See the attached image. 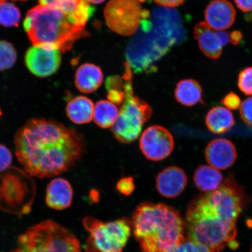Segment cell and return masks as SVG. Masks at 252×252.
Returning a JSON list of instances; mask_svg holds the SVG:
<instances>
[{
	"mask_svg": "<svg viewBox=\"0 0 252 252\" xmlns=\"http://www.w3.org/2000/svg\"><path fill=\"white\" fill-rule=\"evenodd\" d=\"M236 7L244 12L252 11V0H234Z\"/></svg>",
	"mask_w": 252,
	"mask_h": 252,
	"instance_id": "obj_34",
	"label": "cell"
},
{
	"mask_svg": "<svg viewBox=\"0 0 252 252\" xmlns=\"http://www.w3.org/2000/svg\"><path fill=\"white\" fill-rule=\"evenodd\" d=\"M175 147L174 138L168 129L161 126L153 125L142 133L140 148L147 159L160 161L168 158Z\"/></svg>",
	"mask_w": 252,
	"mask_h": 252,
	"instance_id": "obj_10",
	"label": "cell"
},
{
	"mask_svg": "<svg viewBox=\"0 0 252 252\" xmlns=\"http://www.w3.org/2000/svg\"><path fill=\"white\" fill-rule=\"evenodd\" d=\"M107 98L109 101L114 103L115 105H121L124 102V91L112 90L108 91Z\"/></svg>",
	"mask_w": 252,
	"mask_h": 252,
	"instance_id": "obj_32",
	"label": "cell"
},
{
	"mask_svg": "<svg viewBox=\"0 0 252 252\" xmlns=\"http://www.w3.org/2000/svg\"><path fill=\"white\" fill-rule=\"evenodd\" d=\"M57 1H58V0H39V3L40 4L50 5Z\"/></svg>",
	"mask_w": 252,
	"mask_h": 252,
	"instance_id": "obj_36",
	"label": "cell"
},
{
	"mask_svg": "<svg viewBox=\"0 0 252 252\" xmlns=\"http://www.w3.org/2000/svg\"><path fill=\"white\" fill-rule=\"evenodd\" d=\"M193 181L196 188L204 193L218 189L223 182V176L219 170L212 166L201 165L194 172Z\"/></svg>",
	"mask_w": 252,
	"mask_h": 252,
	"instance_id": "obj_21",
	"label": "cell"
},
{
	"mask_svg": "<svg viewBox=\"0 0 252 252\" xmlns=\"http://www.w3.org/2000/svg\"><path fill=\"white\" fill-rule=\"evenodd\" d=\"M138 0H110L104 9V17L109 29L125 36L133 35L147 16Z\"/></svg>",
	"mask_w": 252,
	"mask_h": 252,
	"instance_id": "obj_9",
	"label": "cell"
},
{
	"mask_svg": "<svg viewBox=\"0 0 252 252\" xmlns=\"http://www.w3.org/2000/svg\"><path fill=\"white\" fill-rule=\"evenodd\" d=\"M208 130L216 134H222L231 130L235 124L232 113L220 106L213 107L209 110L205 118Z\"/></svg>",
	"mask_w": 252,
	"mask_h": 252,
	"instance_id": "obj_18",
	"label": "cell"
},
{
	"mask_svg": "<svg viewBox=\"0 0 252 252\" xmlns=\"http://www.w3.org/2000/svg\"><path fill=\"white\" fill-rule=\"evenodd\" d=\"M21 20L20 9L12 3L0 4V24L5 27H17Z\"/></svg>",
	"mask_w": 252,
	"mask_h": 252,
	"instance_id": "obj_23",
	"label": "cell"
},
{
	"mask_svg": "<svg viewBox=\"0 0 252 252\" xmlns=\"http://www.w3.org/2000/svg\"><path fill=\"white\" fill-rule=\"evenodd\" d=\"M220 102L228 109L231 110H237L240 108L242 103L240 97L234 92L226 94Z\"/></svg>",
	"mask_w": 252,
	"mask_h": 252,
	"instance_id": "obj_30",
	"label": "cell"
},
{
	"mask_svg": "<svg viewBox=\"0 0 252 252\" xmlns=\"http://www.w3.org/2000/svg\"><path fill=\"white\" fill-rule=\"evenodd\" d=\"M248 197L234 176L226 177L216 190L194 197L187 213L188 238L218 252L235 241L236 223Z\"/></svg>",
	"mask_w": 252,
	"mask_h": 252,
	"instance_id": "obj_2",
	"label": "cell"
},
{
	"mask_svg": "<svg viewBox=\"0 0 252 252\" xmlns=\"http://www.w3.org/2000/svg\"><path fill=\"white\" fill-rule=\"evenodd\" d=\"M138 1H139L141 2H143L146 1V0H138Z\"/></svg>",
	"mask_w": 252,
	"mask_h": 252,
	"instance_id": "obj_40",
	"label": "cell"
},
{
	"mask_svg": "<svg viewBox=\"0 0 252 252\" xmlns=\"http://www.w3.org/2000/svg\"><path fill=\"white\" fill-rule=\"evenodd\" d=\"M62 52L56 47L33 45L25 55V64L32 74L39 78L51 76L61 67Z\"/></svg>",
	"mask_w": 252,
	"mask_h": 252,
	"instance_id": "obj_11",
	"label": "cell"
},
{
	"mask_svg": "<svg viewBox=\"0 0 252 252\" xmlns=\"http://www.w3.org/2000/svg\"><path fill=\"white\" fill-rule=\"evenodd\" d=\"M122 77L125 80V100L111 130L116 140L130 144L139 137L144 124L152 116L153 110L149 103L134 95L132 72L128 66H125Z\"/></svg>",
	"mask_w": 252,
	"mask_h": 252,
	"instance_id": "obj_6",
	"label": "cell"
},
{
	"mask_svg": "<svg viewBox=\"0 0 252 252\" xmlns=\"http://www.w3.org/2000/svg\"><path fill=\"white\" fill-rule=\"evenodd\" d=\"M157 4L168 8L177 7L184 4L186 0H154Z\"/></svg>",
	"mask_w": 252,
	"mask_h": 252,
	"instance_id": "obj_33",
	"label": "cell"
},
{
	"mask_svg": "<svg viewBox=\"0 0 252 252\" xmlns=\"http://www.w3.org/2000/svg\"><path fill=\"white\" fill-rule=\"evenodd\" d=\"M73 190L70 182L64 178L53 179L46 188V203L50 209L62 210L71 206Z\"/></svg>",
	"mask_w": 252,
	"mask_h": 252,
	"instance_id": "obj_16",
	"label": "cell"
},
{
	"mask_svg": "<svg viewBox=\"0 0 252 252\" xmlns=\"http://www.w3.org/2000/svg\"><path fill=\"white\" fill-rule=\"evenodd\" d=\"M103 81L102 69L93 63H85L79 67L75 74V86L79 91L91 94L101 86Z\"/></svg>",
	"mask_w": 252,
	"mask_h": 252,
	"instance_id": "obj_17",
	"label": "cell"
},
{
	"mask_svg": "<svg viewBox=\"0 0 252 252\" xmlns=\"http://www.w3.org/2000/svg\"><path fill=\"white\" fill-rule=\"evenodd\" d=\"M171 252H218L190 238L185 239L181 245Z\"/></svg>",
	"mask_w": 252,
	"mask_h": 252,
	"instance_id": "obj_25",
	"label": "cell"
},
{
	"mask_svg": "<svg viewBox=\"0 0 252 252\" xmlns=\"http://www.w3.org/2000/svg\"><path fill=\"white\" fill-rule=\"evenodd\" d=\"M16 1H26V0H16Z\"/></svg>",
	"mask_w": 252,
	"mask_h": 252,
	"instance_id": "obj_41",
	"label": "cell"
},
{
	"mask_svg": "<svg viewBox=\"0 0 252 252\" xmlns=\"http://www.w3.org/2000/svg\"><path fill=\"white\" fill-rule=\"evenodd\" d=\"M125 80L123 77L113 75L107 78L105 87L107 91L116 90L124 91Z\"/></svg>",
	"mask_w": 252,
	"mask_h": 252,
	"instance_id": "obj_31",
	"label": "cell"
},
{
	"mask_svg": "<svg viewBox=\"0 0 252 252\" xmlns=\"http://www.w3.org/2000/svg\"><path fill=\"white\" fill-rule=\"evenodd\" d=\"M116 189L120 193L125 195V196H129L134 190V179L132 177L121 178L116 185Z\"/></svg>",
	"mask_w": 252,
	"mask_h": 252,
	"instance_id": "obj_29",
	"label": "cell"
},
{
	"mask_svg": "<svg viewBox=\"0 0 252 252\" xmlns=\"http://www.w3.org/2000/svg\"><path fill=\"white\" fill-rule=\"evenodd\" d=\"M17 61V52L13 46L6 41L0 40V71L8 70Z\"/></svg>",
	"mask_w": 252,
	"mask_h": 252,
	"instance_id": "obj_24",
	"label": "cell"
},
{
	"mask_svg": "<svg viewBox=\"0 0 252 252\" xmlns=\"http://www.w3.org/2000/svg\"><path fill=\"white\" fill-rule=\"evenodd\" d=\"M131 223L143 252H171L185 239L186 225L180 214L164 204L141 203Z\"/></svg>",
	"mask_w": 252,
	"mask_h": 252,
	"instance_id": "obj_3",
	"label": "cell"
},
{
	"mask_svg": "<svg viewBox=\"0 0 252 252\" xmlns=\"http://www.w3.org/2000/svg\"><path fill=\"white\" fill-rule=\"evenodd\" d=\"M94 105L88 97L77 96L70 100L66 105V115L76 125L89 124L94 116Z\"/></svg>",
	"mask_w": 252,
	"mask_h": 252,
	"instance_id": "obj_19",
	"label": "cell"
},
{
	"mask_svg": "<svg viewBox=\"0 0 252 252\" xmlns=\"http://www.w3.org/2000/svg\"><path fill=\"white\" fill-rule=\"evenodd\" d=\"M205 157L207 162L213 168L225 170L234 164L238 154L231 141L225 138H217L207 144Z\"/></svg>",
	"mask_w": 252,
	"mask_h": 252,
	"instance_id": "obj_13",
	"label": "cell"
},
{
	"mask_svg": "<svg viewBox=\"0 0 252 252\" xmlns=\"http://www.w3.org/2000/svg\"><path fill=\"white\" fill-rule=\"evenodd\" d=\"M15 156L25 172L55 177L79 161L86 150L83 135L54 119H31L14 136Z\"/></svg>",
	"mask_w": 252,
	"mask_h": 252,
	"instance_id": "obj_1",
	"label": "cell"
},
{
	"mask_svg": "<svg viewBox=\"0 0 252 252\" xmlns=\"http://www.w3.org/2000/svg\"><path fill=\"white\" fill-rule=\"evenodd\" d=\"M188 184L185 172L178 166H171L158 173L156 179L158 191L162 196L175 198L184 191Z\"/></svg>",
	"mask_w": 252,
	"mask_h": 252,
	"instance_id": "obj_15",
	"label": "cell"
},
{
	"mask_svg": "<svg viewBox=\"0 0 252 252\" xmlns=\"http://www.w3.org/2000/svg\"><path fill=\"white\" fill-rule=\"evenodd\" d=\"M239 113L245 124L252 126V97H248L241 103Z\"/></svg>",
	"mask_w": 252,
	"mask_h": 252,
	"instance_id": "obj_28",
	"label": "cell"
},
{
	"mask_svg": "<svg viewBox=\"0 0 252 252\" xmlns=\"http://www.w3.org/2000/svg\"><path fill=\"white\" fill-rule=\"evenodd\" d=\"M9 252H81L80 242L67 229L52 220L28 228Z\"/></svg>",
	"mask_w": 252,
	"mask_h": 252,
	"instance_id": "obj_5",
	"label": "cell"
},
{
	"mask_svg": "<svg viewBox=\"0 0 252 252\" xmlns=\"http://www.w3.org/2000/svg\"><path fill=\"white\" fill-rule=\"evenodd\" d=\"M119 112V110L114 103L109 100H100L94 106V122L102 128L112 127L117 121Z\"/></svg>",
	"mask_w": 252,
	"mask_h": 252,
	"instance_id": "obj_22",
	"label": "cell"
},
{
	"mask_svg": "<svg viewBox=\"0 0 252 252\" xmlns=\"http://www.w3.org/2000/svg\"><path fill=\"white\" fill-rule=\"evenodd\" d=\"M174 95L182 105L191 107L203 102V88L194 79H185L176 85Z\"/></svg>",
	"mask_w": 252,
	"mask_h": 252,
	"instance_id": "obj_20",
	"label": "cell"
},
{
	"mask_svg": "<svg viewBox=\"0 0 252 252\" xmlns=\"http://www.w3.org/2000/svg\"><path fill=\"white\" fill-rule=\"evenodd\" d=\"M236 10L228 0H213L204 11L205 23L216 31H225L234 24Z\"/></svg>",
	"mask_w": 252,
	"mask_h": 252,
	"instance_id": "obj_14",
	"label": "cell"
},
{
	"mask_svg": "<svg viewBox=\"0 0 252 252\" xmlns=\"http://www.w3.org/2000/svg\"><path fill=\"white\" fill-rule=\"evenodd\" d=\"M2 115V112L1 108H0V120H1V118Z\"/></svg>",
	"mask_w": 252,
	"mask_h": 252,
	"instance_id": "obj_38",
	"label": "cell"
},
{
	"mask_svg": "<svg viewBox=\"0 0 252 252\" xmlns=\"http://www.w3.org/2000/svg\"><path fill=\"white\" fill-rule=\"evenodd\" d=\"M31 176L18 168L0 173V208L9 213L23 214L31 210L35 186Z\"/></svg>",
	"mask_w": 252,
	"mask_h": 252,
	"instance_id": "obj_7",
	"label": "cell"
},
{
	"mask_svg": "<svg viewBox=\"0 0 252 252\" xmlns=\"http://www.w3.org/2000/svg\"><path fill=\"white\" fill-rule=\"evenodd\" d=\"M12 154L5 145L0 144V173L7 171L11 165Z\"/></svg>",
	"mask_w": 252,
	"mask_h": 252,
	"instance_id": "obj_27",
	"label": "cell"
},
{
	"mask_svg": "<svg viewBox=\"0 0 252 252\" xmlns=\"http://www.w3.org/2000/svg\"><path fill=\"white\" fill-rule=\"evenodd\" d=\"M242 39H243V35L240 31H235L229 33L230 43L232 45H238L241 42Z\"/></svg>",
	"mask_w": 252,
	"mask_h": 252,
	"instance_id": "obj_35",
	"label": "cell"
},
{
	"mask_svg": "<svg viewBox=\"0 0 252 252\" xmlns=\"http://www.w3.org/2000/svg\"><path fill=\"white\" fill-rule=\"evenodd\" d=\"M250 252H252V246L251 250Z\"/></svg>",
	"mask_w": 252,
	"mask_h": 252,
	"instance_id": "obj_42",
	"label": "cell"
},
{
	"mask_svg": "<svg viewBox=\"0 0 252 252\" xmlns=\"http://www.w3.org/2000/svg\"><path fill=\"white\" fill-rule=\"evenodd\" d=\"M5 1V0H0V4H1V3L4 2Z\"/></svg>",
	"mask_w": 252,
	"mask_h": 252,
	"instance_id": "obj_39",
	"label": "cell"
},
{
	"mask_svg": "<svg viewBox=\"0 0 252 252\" xmlns=\"http://www.w3.org/2000/svg\"><path fill=\"white\" fill-rule=\"evenodd\" d=\"M89 3L94 4H99L105 1V0H86Z\"/></svg>",
	"mask_w": 252,
	"mask_h": 252,
	"instance_id": "obj_37",
	"label": "cell"
},
{
	"mask_svg": "<svg viewBox=\"0 0 252 252\" xmlns=\"http://www.w3.org/2000/svg\"><path fill=\"white\" fill-rule=\"evenodd\" d=\"M238 87L245 95H252V66L245 68L239 72Z\"/></svg>",
	"mask_w": 252,
	"mask_h": 252,
	"instance_id": "obj_26",
	"label": "cell"
},
{
	"mask_svg": "<svg viewBox=\"0 0 252 252\" xmlns=\"http://www.w3.org/2000/svg\"><path fill=\"white\" fill-rule=\"evenodd\" d=\"M84 225L90 234V242L96 252H122L131 234L127 220L103 222L87 217Z\"/></svg>",
	"mask_w": 252,
	"mask_h": 252,
	"instance_id": "obj_8",
	"label": "cell"
},
{
	"mask_svg": "<svg viewBox=\"0 0 252 252\" xmlns=\"http://www.w3.org/2000/svg\"><path fill=\"white\" fill-rule=\"evenodd\" d=\"M194 36L201 51L212 60L219 59L223 47L230 43L229 32L214 30L205 22H200L194 27Z\"/></svg>",
	"mask_w": 252,
	"mask_h": 252,
	"instance_id": "obj_12",
	"label": "cell"
},
{
	"mask_svg": "<svg viewBox=\"0 0 252 252\" xmlns=\"http://www.w3.org/2000/svg\"><path fill=\"white\" fill-rule=\"evenodd\" d=\"M87 23L55 6L40 4L28 11L24 27L33 45L55 47L65 53L88 35Z\"/></svg>",
	"mask_w": 252,
	"mask_h": 252,
	"instance_id": "obj_4",
	"label": "cell"
}]
</instances>
